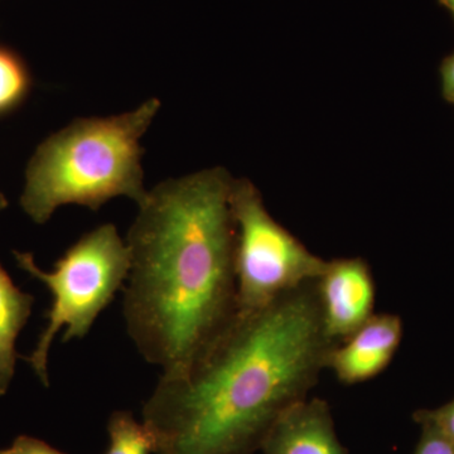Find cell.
I'll use <instances>...</instances> for the list:
<instances>
[{"label": "cell", "mask_w": 454, "mask_h": 454, "mask_svg": "<svg viewBox=\"0 0 454 454\" xmlns=\"http://www.w3.org/2000/svg\"><path fill=\"white\" fill-rule=\"evenodd\" d=\"M315 282L238 313L184 370L163 373L143 405L155 454H256L327 370Z\"/></svg>", "instance_id": "cell-1"}, {"label": "cell", "mask_w": 454, "mask_h": 454, "mask_svg": "<svg viewBox=\"0 0 454 454\" xmlns=\"http://www.w3.org/2000/svg\"><path fill=\"white\" fill-rule=\"evenodd\" d=\"M232 181L216 167L160 182L128 231L125 325L163 373L192 364L238 315Z\"/></svg>", "instance_id": "cell-2"}, {"label": "cell", "mask_w": 454, "mask_h": 454, "mask_svg": "<svg viewBox=\"0 0 454 454\" xmlns=\"http://www.w3.org/2000/svg\"><path fill=\"white\" fill-rule=\"evenodd\" d=\"M160 109L158 98H148L131 112L76 119L51 134L27 164L23 211L43 225L61 206L98 211L121 196L139 205L148 193L140 140Z\"/></svg>", "instance_id": "cell-3"}, {"label": "cell", "mask_w": 454, "mask_h": 454, "mask_svg": "<svg viewBox=\"0 0 454 454\" xmlns=\"http://www.w3.org/2000/svg\"><path fill=\"white\" fill-rule=\"evenodd\" d=\"M13 254L18 267L44 284L52 295L44 315L46 327L31 355L23 357L42 384L49 387V354L56 334L65 328L62 342L88 336L129 276V249L115 225L104 223L66 250L52 271L42 270L31 253Z\"/></svg>", "instance_id": "cell-4"}, {"label": "cell", "mask_w": 454, "mask_h": 454, "mask_svg": "<svg viewBox=\"0 0 454 454\" xmlns=\"http://www.w3.org/2000/svg\"><path fill=\"white\" fill-rule=\"evenodd\" d=\"M230 206L235 223L238 313L262 309L324 273L327 260L310 252L269 214L252 181L234 178Z\"/></svg>", "instance_id": "cell-5"}, {"label": "cell", "mask_w": 454, "mask_h": 454, "mask_svg": "<svg viewBox=\"0 0 454 454\" xmlns=\"http://www.w3.org/2000/svg\"><path fill=\"white\" fill-rule=\"evenodd\" d=\"M316 286L325 336L334 345L375 315V279L365 259L327 260Z\"/></svg>", "instance_id": "cell-6"}, {"label": "cell", "mask_w": 454, "mask_h": 454, "mask_svg": "<svg viewBox=\"0 0 454 454\" xmlns=\"http://www.w3.org/2000/svg\"><path fill=\"white\" fill-rule=\"evenodd\" d=\"M404 334L400 316L373 315L351 336L337 343L327 358V370L343 385L372 380L390 365Z\"/></svg>", "instance_id": "cell-7"}, {"label": "cell", "mask_w": 454, "mask_h": 454, "mask_svg": "<svg viewBox=\"0 0 454 454\" xmlns=\"http://www.w3.org/2000/svg\"><path fill=\"white\" fill-rule=\"evenodd\" d=\"M262 454H348L337 435L330 405L319 397H307L278 420Z\"/></svg>", "instance_id": "cell-8"}, {"label": "cell", "mask_w": 454, "mask_h": 454, "mask_svg": "<svg viewBox=\"0 0 454 454\" xmlns=\"http://www.w3.org/2000/svg\"><path fill=\"white\" fill-rule=\"evenodd\" d=\"M33 303V295L20 291L0 264V396L13 380L17 339L32 315Z\"/></svg>", "instance_id": "cell-9"}, {"label": "cell", "mask_w": 454, "mask_h": 454, "mask_svg": "<svg viewBox=\"0 0 454 454\" xmlns=\"http://www.w3.org/2000/svg\"><path fill=\"white\" fill-rule=\"evenodd\" d=\"M32 88V73L25 59L0 44V119L20 109Z\"/></svg>", "instance_id": "cell-10"}, {"label": "cell", "mask_w": 454, "mask_h": 454, "mask_svg": "<svg viewBox=\"0 0 454 454\" xmlns=\"http://www.w3.org/2000/svg\"><path fill=\"white\" fill-rule=\"evenodd\" d=\"M107 434L109 447L104 454H155L153 434L130 411H114L107 422Z\"/></svg>", "instance_id": "cell-11"}, {"label": "cell", "mask_w": 454, "mask_h": 454, "mask_svg": "<svg viewBox=\"0 0 454 454\" xmlns=\"http://www.w3.org/2000/svg\"><path fill=\"white\" fill-rule=\"evenodd\" d=\"M422 434L413 454H454V442L429 423H418Z\"/></svg>", "instance_id": "cell-12"}, {"label": "cell", "mask_w": 454, "mask_h": 454, "mask_svg": "<svg viewBox=\"0 0 454 454\" xmlns=\"http://www.w3.org/2000/svg\"><path fill=\"white\" fill-rule=\"evenodd\" d=\"M417 423H429L454 442V399L437 409L419 411L414 414Z\"/></svg>", "instance_id": "cell-13"}, {"label": "cell", "mask_w": 454, "mask_h": 454, "mask_svg": "<svg viewBox=\"0 0 454 454\" xmlns=\"http://www.w3.org/2000/svg\"><path fill=\"white\" fill-rule=\"evenodd\" d=\"M0 454H66L42 439L20 435L14 439L12 446L0 450Z\"/></svg>", "instance_id": "cell-14"}, {"label": "cell", "mask_w": 454, "mask_h": 454, "mask_svg": "<svg viewBox=\"0 0 454 454\" xmlns=\"http://www.w3.org/2000/svg\"><path fill=\"white\" fill-rule=\"evenodd\" d=\"M442 97L454 106V52L444 57L439 65Z\"/></svg>", "instance_id": "cell-15"}, {"label": "cell", "mask_w": 454, "mask_h": 454, "mask_svg": "<svg viewBox=\"0 0 454 454\" xmlns=\"http://www.w3.org/2000/svg\"><path fill=\"white\" fill-rule=\"evenodd\" d=\"M437 2L442 8L446 9L454 20V0H437Z\"/></svg>", "instance_id": "cell-16"}, {"label": "cell", "mask_w": 454, "mask_h": 454, "mask_svg": "<svg viewBox=\"0 0 454 454\" xmlns=\"http://www.w3.org/2000/svg\"><path fill=\"white\" fill-rule=\"evenodd\" d=\"M7 206H8L7 197H5L4 195H3L2 192H0V212H2L3 210H5V208H7Z\"/></svg>", "instance_id": "cell-17"}, {"label": "cell", "mask_w": 454, "mask_h": 454, "mask_svg": "<svg viewBox=\"0 0 454 454\" xmlns=\"http://www.w3.org/2000/svg\"></svg>", "instance_id": "cell-18"}]
</instances>
